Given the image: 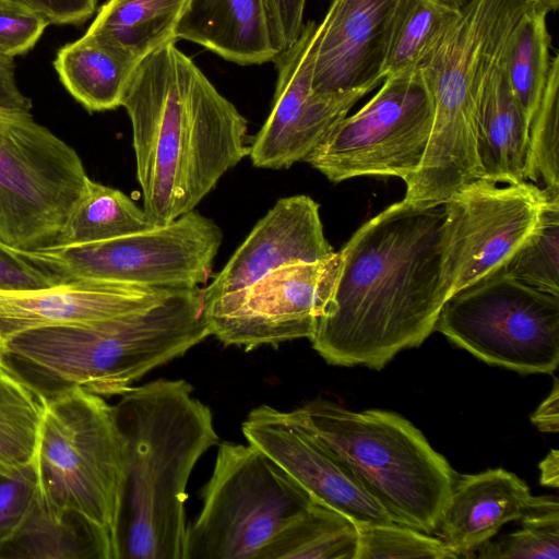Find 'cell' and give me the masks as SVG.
Returning <instances> with one entry per match:
<instances>
[{
  "label": "cell",
  "instance_id": "ee69618b",
  "mask_svg": "<svg viewBox=\"0 0 559 559\" xmlns=\"http://www.w3.org/2000/svg\"><path fill=\"white\" fill-rule=\"evenodd\" d=\"M542 1L549 2L552 5H555L556 8H559V0H542Z\"/></svg>",
  "mask_w": 559,
  "mask_h": 559
},
{
  "label": "cell",
  "instance_id": "b9f144b4",
  "mask_svg": "<svg viewBox=\"0 0 559 559\" xmlns=\"http://www.w3.org/2000/svg\"><path fill=\"white\" fill-rule=\"evenodd\" d=\"M539 481L544 486L558 488L559 485V452L550 450L549 454L539 463Z\"/></svg>",
  "mask_w": 559,
  "mask_h": 559
},
{
  "label": "cell",
  "instance_id": "277c9868",
  "mask_svg": "<svg viewBox=\"0 0 559 559\" xmlns=\"http://www.w3.org/2000/svg\"><path fill=\"white\" fill-rule=\"evenodd\" d=\"M210 335L202 288L177 289L140 311L13 334L0 364L41 402L74 388L120 396Z\"/></svg>",
  "mask_w": 559,
  "mask_h": 559
},
{
  "label": "cell",
  "instance_id": "d6a6232c",
  "mask_svg": "<svg viewBox=\"0 0 559 559\" xmlns=\"http://www.w3.org/2000/svg\"><path fill=\"white\" fill-rule=\"evenodd\" d=\"M521 530L496 542L487 540L476 550L481 559H558L559 503L556 496L533 497L520 519Z\"/></svg>",
  "mask_w": 559,
  "mask_h": 559
},
{
  "label": "cell",
  "instance_id": "603a6c76",
  "mask_svg": "<svg viewBox=\"0 0 559 559\" xmlns=\"http://www.w3.org/2000/svg\"><path fill=\"white\" fill-rule=\"evenodd\" d=\"M140 58L96 35L62 46L53 67L66 90L91 112L121 106Z\"/></svg>",
  "mask_w": 559,
  "mask_h": 559
},
{
  "label": "cell",
  "instance_id": "e0dca14e",
  "mask_svg": "<svg viewBox=\"0 0 559 559\" xmlns=\"http://www.w3.org/2000/svg\"><path fill=\"white\" fill-rule=\"evenodd\" d=\"M334 253L324 236L319 204L305 194L281 198L202 288L203 301L246 287L282 266L314 263Z\"/></svg>",
  "mask_w": 559,
  "mask_h": 559
},
{
  "label": "cell",
  "instance_id": "7402d4cb",
  "mask_svg": "<svg viewBox=\"0 0 559 559\" xmlns=\"http://www.w3.org/2000/svg\"><path fill=\"white\" fill-rule=\"evenodd\" d=\"M506 67L507 62L479 102L476 147L481 178L497 183H520L526 181L530 123L510 86Z\"/></svg>",
  "mask_w": 559,
  "mask_h": 559
},
{
  "label": "cell",
  "instance_id": "e575fe53",
  "mask_svg": "<svg viewBox=\"0 0 559 559\" xmlns=\"http://www.w3.org/2000/svg\"><path fill=\"white\" fill-rule=\"evenodd\" d=\"M68 281L37 252L21 251L0 242L1 290H36Z\"/></svg>",
  "mask_w": 559,
  "mask_h": 559
},
{
  "label": "cell",
  "instance_id": "d6986e66",
  "mask_svg": "<svg viewBox=\"0 0 559 559\" xmlns=\"http://www.w3.org/2000/svg\"><path fill=\"white\" fill-rule=\"evenodd\" d=\"M170 292L94 280H71L36 290L0 289V340L34 328L140 311L158 304Z\"/></svg>",
  "mask_w": 559,
  "mask_h": 559
},
{
  "label": "cell",
  "instance_id": "4316f807",
  "mask_svg": "<svg viewBox=\"0 0 559 559\" xmlns=\"http://www.w3.org/2000/svg\"><path fill=\"white\" fill-rule=\"evenodd\" d=\"M154 226L143 207L126 193L90 180L67 222L58 246L110 240Z\"/></svg>",
  "mask_w": 559,
  "mask_h": 559
},
{
  "label": "cell",
  "instance_id": "7bdbcfd3",
  "mask_svg": "<svg viewBox=\"0 0 559 559\" xmlns=\"http://www.w3.org/2000/svg\"><path fill=\"white\" fill-rule=\"evenodd\" d=\"M452 8L461 9L468 0H439Z\"/></svg>",
  "mask_w": 559,
  "mask_h": 559
},
{
  "label": "cell",
  "instance_id": "44dd1931",
  "mask_svg": "<svg viewBox=\"0 0 559 559\" xmlns=\"http://www.w3.org/2000/svg\"><path fill=\"white\" fill-rule=\"evenodd\" d=\"M176 38L240 66L262 64L278 53L264 0H188Z\"/></svg>",
  "mask_w": 559,
  "mask_h": 559
},
{
  "label": "cell",
  "instance_id": "74e56055",
  "mask_svg": "<svg viewBox=\"0 0 559 559\" xmlns=\"http://www.w3.org/2000/svg\"><path fill=\"white\" fill-rule=\"evenodd\" d=\"M307 0H264L273 44L281 52L290 47L304 27Z\"/></svg>",
  "mask_w": 559,
  "mask_h": 559
},
{
  "label": "cell",
  "instance_id": "ba28073f",
  "mask_svg": "<svg viewBox=\"0 0 559 559\" xmlns=\"http://www.w3.org/2000/svg\"><path fill=\"white\" fill-rule=\"evenodd\" d=\"M188 524L183 559H261L312 497L254 445L224 441Z\"/></svg>",
  "mask_w": 559,
  "mask_h": 559
},
{
  "label": "cell",
  "instance_id": "4fadbf2b",
  "mask_svg": "<svg viewBox=\"0 0 559 559\" xmlns=\"http://www.w3.org/2000/svg\"><path fill=\"white\" fill-rule=\"evenodd\" d=\"M549 200L530 181L478 178L447 199L442 276L448 298L500 270L534 230Z\"/></svg>",
  "mask_w": 559,
  "mask_h": 559
},
{
  "label": "cell",
  "instance_id": "d590c367",
  "mask_svg": "<svg viewBox=\"0 0 559 559\" xmlns=\"http://www.w3.org/2000/svg\"><path fill=\"white\" fill-rule=\"evenodd\" d=\"M37 500L34 464L11 476L0 474V551Z\"/></svg>",
  "mask_w": 559,
  "mask_h": 559
},
{
  "label": "cell",
  "instance_id": "ffe728a7",
  "mask_svg": "<svg viewBox=\"0 0 559 559\" xmlns=\"http://www.w3.org/2000/svg\"><path fill=\"white\" fill-rule=\"evenodd\" d=\"M532 499L526 483L503 468L459 475L435 534L459 558H469L503 524L520 520Z\"/></svg>",
  "mask_w": 559,
  "mask_h": 559
},
{
  "label": "cell",
  "instance_id": "60d3db41",
  "mask_svg": "<svg viewBox=\"0 0 559 559\" xmlns=\"http://www.w3.org/2000/svg\"><path fill=\"white\" fill-rule=\"evenodd\" d=\"M532 423L544 432H557L559 428V382L554 379L550 394L531 416Z\"/></svg>",
  "mask_w": 559,
  "mask_h": 559
},
{
  "label": "cell",
  "instance_id": "f6af8a7d",
  "mask_svg": "<svg viewBox=\"0 0 559 559\" xmlns=\"http://www.w3.org/2000/svg\"><path fill=\"white\" fill-rule=\"evenodd\" d=\"M1 343H2V342H1V340H0V349H1Z\"/></svg>",
  "mask_w": 559,
  "mask_h": 559
},
{
  "label": "cell",
  "instance_id": "30bf717a",
  "mask_svg": "<svg viewBox=\"0 0 559 559\" xmlns=\"http://www.w3.org/2000/svg\"><path fill=\"white\" fill-rule=\"evenodd\" d=\"M435 330L480 360L520 373H552L559 365V296L500 270L449 297Z\"/></svg>",
  "mask_w": 559,
  "mask_h": 559
},
{
  "label": "cell",
  "instance_id": "f35d334b",
  "mask_svg": "<svg viewBox=\"0 0 559 559\" xmlns=\"http://www.w3.org/2000/svg\"><path fill=\"white\" fill-rule=\"evenodd\" d=\"M41 16L49 25L81 24L90 19L97 0H9Z\"/></svg>",
  "mask_w": 559,
  "mask_h": 559
},
{
  "label": "cell",
  "instance_id": "1f68e13d",
  "mask_svg": "<svg viewBox=\"0 0 559 559\" xmlns=\"http://www.w3.org/2000/svg\"><path fill=\"white\" fill-rule=\"evenodd\" d=\"M559 200H546L525 241L500 269L507 276L559 296Z\"/></svg>",
  "mask_w": 559,
  "mask_h": 559
},
{
  "label": "cell",
  "instance_id": "f1b7e54d",
  "mask_svg": "<svg viewBox=\"0 0 559 559\" xmlns=\"http://www.w3.org/2000/svg\"><path fill=\"white\" fill-rule=\"evenodd\" d=\"M557 10L548 2L537 4L524 19L508 57V81L528 123L547 82L552 58L547 19Z\"/></svg>",
  "mask_w": 559,
  "mask_h": 559
},
{
  "label": "cell",
  "instance_id": "3957f363",
  "mask_svg": "<svg viewBox=\"0 0 559 559\" xmlns=\"http://www.w3.org/2000/svg\"><path fill=\"white\" fill-rule=\"evenodd\" d=\"M112 407L124 456L119 559H183L188 483L218 443L212 412L183 379L133 385Z\"/></svg>",
  "mask_w": 559,
  "mask_h": 559
},
{
  "label": "cell",
  "instance_id": "2e32d148",
  "mask_svg": "<svg viewBox=\"0 0 559 559\" xmlns=\"http://www.w3.org/2000/svg\"><path fill=\"white\" fill-rule=\"evenodd\" d=\"M248 443L297 481L312 499L357 524L393 523L346 461L293 411L260 405L241 425Z\"/></svg>",
  "mask_w": 559,
  "mask_h": 559
},
{
  "label": "cell",
  "instance_id": "5bb4252c",
  "mask_svg": "<svg viewBox=\"0 0 559 559\" xmlns=\"http://www.w3.org/2000/svg\"><path fill=\"white\" fill-rule=\"evenodd\" d=\"M336 263L335 252L319 262L285 265L246 287L204 302L210 334L225 346L246 350L311 340Z\"/></svg>",
  "mask_w": 559,
  "mask_h": 559
},
{
  "label": "cell",
  "instance_id": "7a4b0ae2",
  "mask_svg": "<svg viewBox=\"0 0 559 559\" xmlns=\"http://www.w3.org/2000/svg\"><path fill=\"white\" fill-rule=\"evenodd\" d=\"M121 106L131 121L142 207L155 225L193 211L249 156L247 119L175 43L140 60Z\"/></svg>",
  "mask_w": 559,
  "mask_h": 559
},
{
  "label": "cell",
  "instance_id": "8992f818",
  "mask_svg": "<svg viewBox=\"0 0 559 559\" xmlns=\"http://www.w3.org/2000/svg\"><path fill=\"white\" fill-rule=\"evenodd\" d=\"M34 457L37 500L52 518H80L106 559H119L123 440L105 397L74 388L43 402Z\"/></svg>",
  "mask_w": 559,
  "mask_h": 559
},
{
  "label": "cell",
  "instance_id": "9a60e30c",
  "mask_svg": "<svg viewBox=\"0 0 559 559\" xmlns=\"http://www.w3.org/2000/svg\"><path fill=\"white\" fill-rule=\"evenodd\" d=\"M322 24L308 21L300 36L273 62L277 81L269 117L251 139L252 165L265 169H287L306 156L353 106L378 85L318 94L312 78Z\"/></svg>",
  "mask_w": 559,
  "mask_h": 559
},
{
  "label": "cell",
  "instance_id": "cb8c5ba5",
  "mask_svg": "<svg viewBox=\"0 0 559 559\" xmlns=\"http://www.w3.org/2000/svg\"><path fill=\"white\" fill-rule=\"evenodd\" d=\"M188 0H108L86 33L109 40L138 58L176 43V27Z\"/></svg>",
  "mask_w": 559,
  "mask_h": 559
},
{
  "label": "cell",
  "instance_id": "83f0119b",
  "mask_svg": "<svg viewBox=\"0 0 559 559\" xmlns=\"http://www.w3.org/2000/svg\"><path fill=\"white\" fill-rule=\"evenodd\" d=\"M459 13L439 0H401L381 75L416 71Z\"/></svg>",
  "mask_w": 559,
  "mask_h": 559
},
{
  "label": "cell",
  "instance_id": "f546056e",
  "mask_svg": "<svg viewBox=\"0 0 559 559\" xmlns=\"http://www.w3.org/2000/svg\"><path fill=\"white\" fill-rule=\"evenodd\" d=\"M43 412V402L0 364V474L34 464Z\"/></svg>",
  "mask_w": 559,
  "mask_h": 559
},
{
  "label": "cell",
  "instance_id": "5b68a950",
  "mask_svg": "<svg viewBox=\"0 0 559 559\" xmlns=\"http://www.w3.org/2000/svg\"><path fill=\"white\" fill-rule=\"evenodd\" d=\"M540 2L468 0L417 67L433 118L420 166L404 181V200L441 203L481 178L476 147L479 102L507 62L524 19Z\"/></svg>",
  "mask_w": 559,
  "mask_h": 559
},
{
  "label": "cell",
  "instance_id": "484cf974",
  "mask_svg": "<svg viewBox=\"0 0 559 559\" xmlns=\"http://www.w3.org/2000/svg\"><path fill=\"white\" fill-rule=\"evenodd\" d=\"M356 549L355 523L314 501L278 534L261 559H355Z\"/></svg>",
  "mask_w": 559,
  "mask_h": 559
},
{
  "label": "cell",
  "instance_id": "6da1fadb",
  "mask_svg": "<svg viewBox=\"0 0 559 559\" xmlns=\"http://www.w3.org/2000/svg\"><path fill=\"white\" fill-rule=\"evenodd\" d=\"M443 202L402 200L360 226L336 252L313 349L335 366L382 369L435 331L448 299Z\"/></svg>",
  "mask_w": 559,
  "mask_h": 559
},
{
  "label": "cell",
  "instance_id": "ab89813d",
  "mask_svg": "<svg viewBox=\"0 0 559 559\" xmlns=\"http://www.w3.org/2000/svg\"><path fill=\"white\" fill-rule=\"evenodd\" d=\"M14 69L12 58L0 56V107L29 110L31 99L21 92Z\"/></svg>",
  "mask_w": 559,
  "mask_h": 559
},
{
  "label": "cell",
  "instance_id": "d4e9b609",
  "mask_svg": "<svg viewBox=\"0 0 559 559\" xmlns=\"http://www.w3.org/2000/svg\"><path fill=\"white\" fill-rule=\"evenodd\" d=\"M0 558L17 559H106L94 532L76 515L57 520L36 500Z\"/></svg>",
  "mask_w": 559,
  "mask_h": 559
},
{
  "label": "cell",
  "instance_id": "52a82bcc",
  "mask_svg": "<svg viewBox=\"0 0 559 559\" xmlns=\"http://www.w3.org/2000/svg\"><path fill=\"white\" fill-rule=\"evenodd\" d=\"M293 412L346 461L393 523L436 533L459 474L411 421L323 399Z\"/></svg>",
  "mask_w": 559,
  "mask_h": 559
},
{
  "label": "cell",
  "instance_id": "8fae6325",
  "mask_svg": "<svg viewBox=\"0 0 559 559\" xmlns=\"http://www.w3.org/2000/svg\"><path fill=\"white\" fill-rule=\"evenodd\" d=\"M432 118V102L417 71L386 76L376 95L338 121L304 162L332 182L360 176L405 181L420 166Z\"/></svg>",
  "mask_w": 559,
  "mask_h": 559
},
{
  "label": "cell",
  "instance_id": "4dcf8cb0",
  "mask_svg": "<svg viewBox=\"0 0 559 559\" xmlns=\"http://www.w3.org/2000/svg\"><path fill=\"white\" fill-rule=\"evenodd\" d=\"M559 53L556 50L547 82L531 120L525 180L536 185L549 200H559Z\"/></svg>",
  "mask_w": 559,
  "mask_h": 559
},
{
  "label": "cell",
  "instance_id": "ac0fdd59",
  "mask_svg": "<svg viewBox=\"0 0 559 559\" xmlns=\"http://www.w3.org/2000/svg\"><path fill=\"white\" fill-rule=\"evenodd\" d=\"M401 0H333L321 21L312 91L330 94L381 85V69Z\"/></svg>",
  "mask_w": 559,
  "mask_h": 559
},
{
  "label": "cell",
  "instance_id": "7c38bea8",
  "mask_svg": "<svg viewBox=\"0 0 559 559\" xmlns=\"http://www.w3.org/2000/svg\"><path fill=\"white\" fill-rule=\"evenodd\" d=\"M223 231L197 211L110 240L36 251L66 278L158 289H191L209 280Z\"/></svg>",
  "mask_w": 559,
  "mask_h": 559
},
{
  "label": "cell",
  "instance_id": "836d02e7",
  "mask_svg": "<svg viewBox=\"0 0 559 559\" xmlns=\"http://www.w3.org/2000/svg\"><path fill=\"white\" fill-rule=\"evenodd\" d=\"M356 530L355 559L459 558L440 538L409 526L396 523L357 524Z\"/></svg>",
  "mask_w": 559,
  "mask_h": 559
},
{
  "label": "cell",
  "instance_id": "9c48e42d",
  "mask_svg": "<svg viewBox=\"0 0 559 559\" xmlns=\"http://www.w3.org/2000/svg\"><path fill=\"white\" fill-rule=\"evenodd\" d=\"M90 177L76 151L29 110L0 107V242L58 246Z\"/></svg>",
  "mask_w": 559,
  "mask_h": 559
},
{
  "label": "cell",
  "instance_id": "8d00e7d4",
  "mask_svg": "<svg viewBox=\"0 0 559 559\" xmlns=\"http://www.w3.org/2000/svg\"><path fill=\"white\" fill-rule=\"evenodd\" d=\"M49 24L35 12L0 0V56L14 58L32 49Z\"/></svg>",
  "mask_w": 559,
  "mask_h": 559
}]
</instances>
